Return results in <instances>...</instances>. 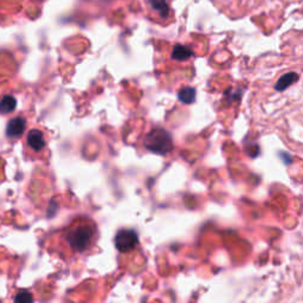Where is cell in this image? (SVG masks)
<instances>
[{
    "instance_id": "cell-1",
    "label": "cell",
    "mask_w": 303,
    "mask_h": 303,
    "mask_svg": "<svg viewBox=\"0 0 303 303\" xmlns=\"http://www.w3.org/2000/svg\"><path fill=\"white\" fill-rule=\"evenodd\" d=\"M98 240L97 225L90 218H76L57 236L62 252L81 256L90 252Z\"/></svg>"
},
{
    "instance_id": "cell-2",
    "label": "cell",
    "mask_w": 303,
    "mask_h": 303,
    "mask_svg": "<svg viewBox=\"0 0 303 303\" xmlns=\"http://www.w3.org/2000/svg\"><path fill=\"white\" fill-rule=\"evenodd\" d=\"M144 147L153 153L166 156L173 148L172 136L164 128H153L148 131L146 137H144Z\"/></svg>"
},
{
    "instance_id": "cell-3",
    "label": "cell",
    "mask_w": 303,
    "mask_h": 303,
    "mask_svg": "<svg viewBox=\"0 0 303 303\" xmlns=\"http://www.w3.org/2000/svg\"><path fill=\"white\" fill-rule=\"evenodd\" d=\"M139 245V237L134 230L122 229L116 233L115 237V246L120 252L126 253L134 250Z\"/></svg>"
},
{
    "instance_id": "cell-4",
    "label": "cell",
    "mask_w": 303,
    "mask_h": 303,
    "mask_svg": "<svg viewBox=\"0 0 303 303\" xmlns=\"http://www.w3.org/2000/svg\"><path fill=\"white\" fill-rule=\"evenodd\" d=\"M26 143H28V146L31 148L32 150L36 152V153L42 152L45 148V146H47L44 133L38 129L30 130L28 137H26Z\"/></svg>"
},
{
    "instance_id": "cell-5",
    "label": "cell",
    "mask_w": 303,
    "mask_h": 303,
    "mask_svg": "<svg viewBox=\"0 0 303 303\" xmlns=\"http://www.w3.org/2000/svg\"><path fill=\"white\" fill-rule=\"evenodd\" d=\"M26 128V121L23 117H15L10 121L6 127V135L10 139H18L24 133Z\"/></svg>"
},
{
    "instance_id": "cell-6",
    "label": "cell",
    "mask_w": 303,
    "mask_h": 303,
    "mask_svg": "<svg viewBox=\"0 0 303 303\" xmlns=\"http://www.w3.org/2000/svg\"><path fill=\"white\" fill-rule=\"evenodd\" d=\"M298 80V76L297 74H294V72H289V74H285L284 76H282L281 78H279L277 84H276V90L282 91L284 90L289 87V85L294 83Z\"/></svg>"
},
{
    "instance_id": "cell-7",
    "label": "cell",
    "mask_w": 303,
    "mask_h": 303,
    "mask_svg": "<svg viewBox=\"0 0 303 303\" xmlns=\"http://www.w3.org/2000/svg\"><path fill=\"white\" fill-rule=\"evenodd\" d=\"M16 98L13 96H4L0 100V114H10L16 109Z\"/></svg>"
},
{
    "instance_id": "cell-8",
    "label": "cell",
    "mask_w": 303,
    "mask_h": 303,
    "mask_svg": "<svg viewBox=\"0 0 303 303\" xmlns=\"http://www.w3.org/2000/svg\"><path fill=\"white\" fill-rule=\"evenodd\" d=\"M179 100L185 104H191L193 103L194 100H196V89L191 88V87H186L184 89H181L179 91V95H178Z\"/></svg>"
},
{
    "instance_id": "cell-9",
    "label": "cell",
    "mask_w": 303,
    "mask_h": 303,
    "mask_svg": "<svg viewBox=\"0 0 303 303\" xmlns=\"http://www.w3.org/2000/svg\"><path fill=\"white\" fill-rule=\"evenodd\" d=\"M173 58L178 59V61H186L192 56V51L189 48L181 47V45H177L173 50Z\"/></svg>"
},
{
    "instance_id": "cell-10",
    "label": "cell",
    "mask_w": 303,
    "mask_h": 303,
    "mask_svg": "<svg viewBox=\"0 0 303 303\" xmlns=\"http://www.w3.org/2000/svg\"><path fill=\"white\" fill-rule=\"evenodd\" d=\"M150 4H152V8L156 10V11L157 9L160 10V11H163L164 15L169 12V8H167V4L165 0H150Z\"/></svg>"
},
{
    "instance_id": "cell-11",
    "label": "cell",
    "mask_w": 303,
    "mask_h": 303,
    "mask_svg": "<svg viewBox=\"0 0 303 303\" xmlns=\"http://www.w3.org/2000/svg\"><path fill=\"white\" fill-rule=\"evenodd\" d=\"M32 299H34V297H32V295L28 291H19L17 296L15 297V301L17 302H30L32 301Z\"/></svg>"
}]
</instances>
